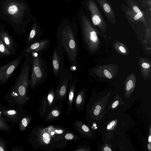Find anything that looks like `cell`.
I'll use <instances>...</instances> for the list:
<instances>
[{
    "mask_svg": "<svg viewBox=\"0 0 151 151\" xmlns=\"http://www.w3.org/2000/svg\"><path fill=\"white\" fill-rule=\"evenodd\" d=\"M25 57L20 73L6 97L7 101L12 107H21L25 105L27 100L33 58L30 57Z\"/></svg>",
    "mask_w": 151,
    "mask_h": 151,
    "instance_id": "obj_1",
    "label": "cell"
},
{
    "mask_svg": "<svg viewBox=\"0 0 151 151\" xmlns=\"http://www.w3.org/2000/svg\"><path fill=\"white\" fill-rule=\"evenodd\" d=\"M26 10L21 0H0V12L20 38L25 31V26L22 20Z\"/></svg>",
    "mask_w": 151,
    "mask_h": 151,
    "instance_id": "obj_2",
    "label": "cell"
},
{
    "mask_svg": "<svg viewBox=\"0 0 151 151\" xmlns=\"http://www.w3.org/2000/svg\"><path fill=\"white\" fill-rule=\"evenodd\" d=\"M58 45L63 49L72 66L77 69L79 47L77 30L66 25L59 28L57 33Z\"/></svg>",
    "mask_w": 151,
    "mask_h": 151,
    "instance_id": "obj_3",
    "label": "cell"
},
{
    "mask_svg": "<svg viewBox=\"0 0 151 151\" xmlns=\"http://www.w3.org/2000/svg\"><path fill=\"white\" fill-rule=\"evenodd\" d=\"M29 142L35 149L40 148L47 151L56 149H63L67 146V141L60 140L54 141L45 128L39 126L32 130L30 136Z\"/></svg>",
    "mask_w": 151,
    "mask_h": 151,
    "instance_id": "obj_4",
    "label": "cell"
},
{
    "mask_svg": "<svg viewBox=\"0 0 151 151\" xmlns=\"http://www.w3.org/2000/svg\"><path fill=\"white\" fill-rule=\"evenodd\" d=\"M32 57L30 85L33 89L46 81L49 72L47 61L41 55H34Z\"/></svg>",
    "mask_w": 151,
    "mask_h": 151,
    "instance_id": "obj_5",
    "label": "cell"
},
{
    "mask_svg": "<svg viewBox=\"0 0 151 151\" xmlns=\"http://www.w3.org/2000/svg\"><path fill=\"white\" fill-rule=\"evenodd\" d=\"M58 78V82L55 91V98L58 103L66 100L70 83L73 77L72 73L67 69L64 68Z\"/></svg>",
    "mask_w": 151,
    "mask_h": 151,
    "instance_id": "obj_6",
    "label": "cell"
},
{
    "mask_svg": "<svg viewBox=\"0 0 151 151\" xmlns=\"http://www.w3.org/2000/svg\"><path fill=\"white\" fill-rule=\"evenodd\" d=\"M24 57V55L22 54L6 65L0 66V84H6L19 66Z\"/></svg>",
    "mask_w": 151,
    "mask_h": 151,
    "instance_id": "obj_7",
    "label": "cell"
},
{
    "mask_svg": "<svg viewBox=\"0 0 151 151\" xmlns=\"http://www.w3.org/2000/svg\"><path fill=\"white\" fill-rule=\"evenodd\" d=\"M39 111L40 117L44 118L51 110L58 103L56 99L54 88L52 86L42 97Z\"/></svg>",
    "mask_w": 151,
    "mask_h": 151,
    "instance_id": "obj_8",
    "label": "cell"
},
{
    "mask_svg": "<svg viewBox=\"0 0 151 151\" xmlns=\"http://www.w3.org/2000/svg\"><path fill=\"white\" fill-rule=\"evenodd\" d=\"M51 46V41L49 39H44L37 41L30 45L27 46L22 52L25 57H32L34 55H42Z\"/></svg>",
    "mask_w": 151,
    "mask_h": 151,
    "instance_id": "obj_9",
    "label": "cell"
},
{
    "mask_svg": "<svg viewBox=\"0 0 151 151\" xmlns=\"http://www.w3.org/2000/svg\"><path fill=\"white\" fill-rule=\"evenodd\" d=\"M63 50L58 45L53 51L51 57L52 72L55 78H58L64 68Z\"/></svg>",
    "mask_w": 151,
    "mask_h": 151,
    "instance_id": "obj_10",
    "label": "cell"
},
{
    "mask_svg": "<svg viewBox=\"0 0 151 151\" xmlns=\"http://www.w3.org/2000/svg\"><path fill=\"white\" fill-rule=\"evenodd\" d=\"M87 7L91 14V17L93 24L99 27H104L106 23L98 7L93 0H88Z\"/></svg>",
    "mask_w": 151,
    "mask_h": 151,
    "instance_id": "obj_11",
    "label": "cell"
},
{
    "mask_svg": "<svg viewBox=\"0 0 151 151\" xmlns=\"http://www.w3.org/2000/svg\"><path fill=\"white\" fill-rule=\"evenodd\" d=\"M121 10L125 15L126 18L129 22L132 24L138 22H142L145 25H147V20L146 18L136 14L125 4L121 5Z\"/></svg>",
    "mask_w": 151,
    "mask_h": 151,
    "instance_id": "obj_12",
    "label": "cell"
},
{
    "mask_svg": "<svg viewBox=\"0 0 151 151\" xmlns=\"http://www.w3.org/2000/svg\"><path fill=\"white\" fill-rule=\"evenodd\" d=\"M0 39L7 48L15 55L18 47L17 43L2 26H0Z\"/></svg>",
    "mask_w": 151,
    "mask_h": 151,
    "instance_id": "obj_13",
    "label": "cell"
},
{
    "mask_svg": "<svg viewBox=\"0 0 151 151\" xmlns=\"http://www.w3.org/2000/svg\"><path fill=\"white\" fill-rule=\"evenodd\" d=\"M78 82L77 78L75 76L70 83L67 96L68 105L67 111V114L73 110V107L76 94V91L77 89L76 86Z\"/></svg>",
    "mask_w": 151,
    "mask_h": 151,
    "instance_id": "obj_14",
    "label": "cell"
},
{
    "mask_svg": "<svg viewBox=\"0 0 151 151\" xmlns=\"http://www.w3.org/2000/svg\"><path fill=\"white\" fill-rule=\"evenodd\" d=\"M96 1L100 6L108 20L112 24H114L116 21V18L111 5L106 0Z\"/></svg>",
    "mask_w": 151,
    "mask_h": 151,
    "instance_id": "obj_15",
    "label": "cell"
},
{
    "mask_svg": "<svg viewBox=\"0 0 151 151\" xmlns=\"http://www.w3.org/2000/svg\"><path fill=\"white\" fill-rule=\"evenodd\" d=\"M45 128L54 141H57L61 140L62 136L69 130L64 127L51 125Z\"/></svg>",
    "mask_w": 151,
    "mask_h": 151,
    "instance_id": "obj_16",
    "label": "cell"
},
{
    "mask_svg": "<svg viewBox=\"0 0 151 151\" xmlns=\"http://www.w3.org/2000/svg\"><path fill=\"white\" fill-rule=\"evenodd\" d=\"M42 35L41 32L39 27L34 24L27 38L26 39L25 43L28 46L38 41Z\"/></svg>",
    "mask_w": 151,
    "mask_h": 151,
    "instance_id": "obj_17",
    "label": "cell"
},
{
    "mask_svg": "<svg viewBox=\"0 0 151 151\" xmlns=\"http://www.w3.org/2000/svg\"><path fill=\"white\" fill-rule=\"evenodd\" d=\"M63 104L60 102L52 109L48 113L45 118V122H48L55 120L58 119L60 116L61 110Z\"/></svg>",
    "mask_w": 151,
    "mask_h": 151,
    "instance_id": "obj_18",
    "label": "cell"
},
{
    "mask_svg": "<svg viewBox=\"0 0 151 151\" xmlns=\"http://www.w3.org/2000/svg\"><path fill=\"white\" fill-rule=\"evenodd\" d=\"M76 96L75 100V105L78 112H80L83 109L84 101L85 92L82 88L76 93Z\"/></svg>",
    "mask_w": 151,
    "mask_h": 151,
    "instance_id": "obj_19",
    "label": "cell"
},
{
    "mask_svg": "<svg viewBox=\"0 0 151 151\" xmlns=\"http://www.w3.org/2000/svg\"><path fill=\"white\" fill-rule=\"evenodd\" d=\"M73 126L81 136H88L90 129L87 126L81 121H77L73 123Z\"/></svg>",
    "mask_w": 151,
    "mask_h": 151,
    "instance_id": "obj_20",
    "label": "cell"
},
{
    "mask_svg": "<svg viewBox=\"0 0 151 151\" xmlns=\"http://www.w3.org/2000/svg\"><path fill=\"white\" fill-rule=\"evenodd\" d=\"M2 114L7 118L14 121H17L19 120L21 117L23 116L25 112L19 113L17 110H9L2 111Z\"/></svg>",
    "mask_w": 151,
    "mask_h": 151,
    "instance_id": "obj_21",
    "label": "cell"
},
{
    "mask_svg": "<svg viewBox=\"0 0 151 151\" xmlns=\"http://www.w3.org/2000/svg\"><path fill=\"white\" fill-rule=\"evenodd\" d=\"M128 7L137 14L146 18L145 12L142 11L138 5L133 0H125Z\"/></svg>",
    "mask_w": 151,
    "mask_h": 151,
    "instance_id": "obj_22",
    "label": "cell"
},
{
    "mask_svg": "<svg viewBox=\"0 0 151 151\" xmlns=\"http://www.w3.org/2000/svg\"><path fill=\"white\" fill-rule=\"evenodd\" d=\"M14 55L13 53L7 48L0 39V59L10 57Z\"/></svg>",
    "mask_w": 151,
    "mask_h": 151,
    "instance_id": "obj_23",
    "label": "cell"
},
{
    "mask_svg": "<svg viewBox=\"0 0 151 151\" xmlns=\"http://www.w3.org/2000/svg\"><path fill=\"white\" fill-rule=\"evenodd\" d=\"M80 138L73 132L69 130L62 136L61 139L65 140L67 141H77L80 140Z\"/></svg>",
    "mask_w": 151,
    "mask_h": 151,
    "instance_id": "obj_24",
    "label": "cell"
},
{
    "mask_svg": "<svg viewBox=\"0 0 151 151\" xmlns=\"http://www.w3.org/2000/svg\"><path fill=\"white\" fill-rule=\"evenodd\" d=\"M32 119V117L30 115H26L24 117L20 124L19 127L21 131H24L27 128Z\"/></svg>",
    "mask_w": 151,
    "mask_h": 151,
    "instance_id": "obj_25",
    "label": "cell"
},
{
    "mask_svg": "<svg viewBox=\"0 0 151 151\" xmlns=\"http://www.w3.org/2000/svg\"><path fill=\"white\" fill-rule=\"evenodd\" d=\"M0 130L5 132H7L9 130L7 124L1 118H0Z\"/></svg>",
    "mask_w": 151,
    "mask_h": 151,
    "instance_id": "obj_26",
    "label": "cell"
},
{
    "mask_svg": "<svg viewBox=\"0 0 151 151\" xmlns=\"http://www.w3.org/2000/svg\"><path fill=\"white\" fill-rule=\"evenodd\" d=\"M142 4L144 7H148L151 9V0L147 1V0H140Z\"/></svg>",
    "mask_w": 151,
    "mask_h": 151,
    "instance_id": "obj_27",
    "label": "cell"
},
{
    "mask_svg": "<svg viewBox=\"0 0 151 151\" xmlns=\"http://www.w3.org/2000/svg\"><path fill=\"white\" fill-rule=\"evenodd\" d=\"M133 86H134V83H133L132 81L131 80H130L126 84L127 90L130 91Z\"/></svg>",
    "mask_w": 151,
    "mask_h": 151,
    "instance_id": "obj_28",
    "label": "cell"
},
{
    "mask_svg": "<svg viewBox=\"0 0 151 151\" xmlns=\"http://www.w3.org/2000/svg\"><path fill=\"white\" fill-rule=\"evenodd\" d=\"M101 109V106L99 105H97L96 106V109L94 111V114L95 115H98Z\"/></svg>",
    "mask_w": 151,
    "mask_h": 151,
    "instance_id": "obj_29",
    "label": "cell"
},
{
    "mask_svg": "<svg viewBox=\"0 0 151 151\" xmlns=\"http://www.w3.org/2000/svg\"><path fill=\"white\" fill-rule=\"evenodd\" d=\"M5 145L3 141L0 140V151H6Z\"/></svg>",
    "mask_w": 151,
    "mask_h": 151,
    "instance_id": "obj_30",
    "label": "cell"
},
{
    "mask_svg": "<svg viewBox=\"0 0 151 151\" xmlns=\"http://www.w3.org/2000/svg\"><path fill=\"white\" fill-rule=\"evenodd\" d=\"M104 73L105 75L109 78H111L112 76L109 71L105 69L104 71Z\"/></svg>",
    "mask_w": 151,
    "mask_h": 151,
    "instance_id": "obj_31",
    "label": "cell"
},
{
    "mask_svg": "<svg viewBox=\"0 0 151 151\" xmlns=\"http://www.w3.org/2000/svg\"><path fill=\"white\" fill-rule=\"evenodd\" d=\"M115 123L114 121H112L110 122L107 126V129L108 130L110 129L114 125Z\"/></svg>",
    "mask_w": 151,
    "mask_h": 151,
    "instance_id": "obj_32",
    "label": "cell"
},
{
    "mask_svg": "<svg viewBox=\"0 0 151 151\" xmlns=\"http://www.w3.org/2000/svg\"><path fill=\"white\" fill-rule=\"evenodd\" d=\"M119 101H115L112 104V107L113 108H114L116 107V106L118 105Z\"/></svg>",
    "mask_w": 151,
    "mask_h": 151,
    "instance_id": "obj_33",
    "label": "cell"
},
{
    "mask_svg": "<svg viewBox=\"0 0 151 151\" xmlns=\"http://www.w3.org/2000/svg\"><path fill=\"white\" fill-rule=\"evenodd\" d=\"M142 67L144 68L148 69V68L150 67V65L147 63H144L142 65Z\"/></svg>",
    "mask_w": 151,
    "mask_h": 151,
    "instance_id": "obj_34",
    "label": "cell"
},
{
    "mask_svg": "<svg viewBox=\"0 0 151 151\" xmlns=\"http://www.w3.org/2000/svg\"><path fill=\"white\" fill-rule=\"evenodd\" d=\"M119 49L120 50V51L122 53H126V50L122 46L120 47H119Z\"/></svg>",
    "mask_w": 151,
    "mask_h": 151,
    "instance_id": "obj_35",
    "label": "cell"
},
{
    "mask_svg": "<svg viewBox=\"0 0 151 151\" xmlns=\"http://www.w3.org/2000/svg\"><path fill=\"white\" fill-rule=\"evenodd\" d=\"M104 151H112L111 149L108 147H106L104 148Z\"/></svg>",
    "mask_w": 151,
    "mask_h": 151,
    "instance_id": "obj_36",
    "label": "cell"
},
{
    "mask_svg": "<svg viewBox=\"0 0 151 151\" xmlns=\"http://www.w3.org/2000/svg\"><path fill=\"white\" fill-rule=\"evenodd\" d=\"M148 150H150L151 149V144L150 143L148 144Z\"/></svg>",
    "mask_w": 151,
    "mask_h": 151,
    "instance_id": "obj_37",
    "label": "cell"
},
{
    "mask_svg": "<svg viewBox=\"0 0 151 151\" xmlns=\"http://www.w3.org/2000/svg\"><path fill=\"white\" fill-rule=\"evenodd\" d=\"M148 141L149 142H151V136H150L148 138Z\"/></svg>",
    "mask_w": 151,
    "mask_h": 151,
    "instance_id": "obj_38",
    "label": "cell"
},
{
    "mask_svg": "<svg viewBox=\"0 0 151 151\" xmlns=\"http://www.w3.org/2000/svg\"><path fill=\"white\" fill-rule=\"evenodd\" d=\"M147 1H149V0H147Z\"/></svg>",
    "mask_w": 151,
    "mask_h": 151,
    "instance_id": "obj_39",
    "label": "cell"
},
{
    "mask_svg": "<svg viewBox=\"0 0 151 151\" xmlns=\"http://www.w3.org/2000/svg\"><path fill=\"white\" fill-rule=\"evenodd\" d=\"M1 104H0V106H1Z\"/></svg>",
    "mask_w": 151,
    "mask_h": 151,
    "instance_id": "obj_40",
    "label": "cell"
}]
</instances>
